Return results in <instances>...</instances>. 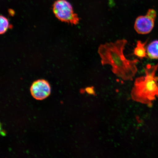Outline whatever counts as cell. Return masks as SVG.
Instances as JSON below:
<instances>
[{
	"label": "cell",
	"mask_w": 158,
	"mask_h": 158,
	"mask_svg": "<svg viewBox=\"0 0 158 158\" xmlns=\"http://www.w3.org/2000/svg\"><path fill=\"white\" fill-rule=\"evenodd\" d=\"M156 13L153 9L148 10L145 15H141L136 19L134 28L138 34L146 35L151 32L154 27Z\"/></svg>",
	"instance_id": "277c9868"
},
{
	"label": "cell",
	"mask_w": 158,
	"mask_h": 158,
	"mask_svg": "<svg viewBox=\"0 0 158 158\" xmlns=\"http://www.w3.org/2000/svg\"><path fill=\"white\" fill-rule=\"evenodd\" d=\"M146 44V42L143 43L141 41H137L136 47L134 50L133 54L139 59L146 58L147 55Z\"/></svg>",
	"instance_id": "52a82bcc"
},
{
	"label": "cell",
	"mask_w": 158,
	"mask_h": 158,
	"mask_svg": "<svg viewBox=\"0 0 158 158\" xmlns=\"http://www.w3.org/2000/svg\"><path fill=\"white\" fill-rule=\"evenodd\" d=\"M0 23V33L1 34H4L10 27L8 20L3 16L1 15Z\"/></svg>",
	"instance_id": "ba28073f"
},
{
	"label": "cell",
	"mask_w": 158,
	"mask_h": 158,
	"mask_svg": "<svg viewBox=\"0 0 158 158\" xmlns=\"http://www.w3.org/2000/svg\"><path fill=\"white\" fill-rule=\"evenodd\" d=\"M147 56L150 59H158V40L152 41L147 48Z\"/></svg>",
	"instance_id": "8992f818"
},
{
	"label": "cell",
	"mask_w": 158,
	"mask_h": 158,
	"mask_svg": "<svg viewBox=\"0 0 158 158\" xmlns=\"http://www.w3.org/2000/svg\"><path fill=\"white\" fill-rule=\"evenodd\" d=\"M127 43L126 40L122 39L101 44L98 53L102 66L110 65L112 72L116 76L124 81H132L137 74L139 61L126 58L124 51Z\"/></svg>",
	"instance_id": "6da1fadb"
},
{
	"label": "cell",
	"mask_w": 158,
	"mask_h": 158,
	"mask_svg": "<svg viewBox=\"0 0 158 158\" xmlns=\"http://www.w3.org/2000/svg\"><path fill=\"white\" fill-rule=\"evenodd\" d=\"M31 96L35 100H42L50 95L51 88L47 81L43 79L37 80L33 83L30 88Z\"/></svg>",
	"instance_id": "5b68a950"
},
{
	"label": "cell",
	"mask_w": 158,
	"mask_h": 158,
	"mask_svg": "<svg viewBox=\"0 0 158 158\" xmlns=\"http://www.w3.org/2000/svg\"><path fill=\"white\" fill-rule=\"evenodd\" d=\"M53 11L55 16L59 20L76 25L78 24L80 19L74 12L71 4L66 0H57L53 6Z\"/></svg>",
	"instance_id": "3957f363"
},
{
	"label": "cell",
	"mask_w": 158,
	"mask_h": 158,
	"mask_svg": "<svg viewBox=\"0 0 158 158\" xmlns=\"http://www.w3.org/2000/svg\"><path fill=\"white\" fill-rule=\"evenodd\" d=\"M158 68V64H147L145 68V76L136 79L131 93V98L134 101L147 104L153 100L158 88L155 76Z\"/></svg>",
	"instance_id": "7a4b0ae2"
}]
</instances>
